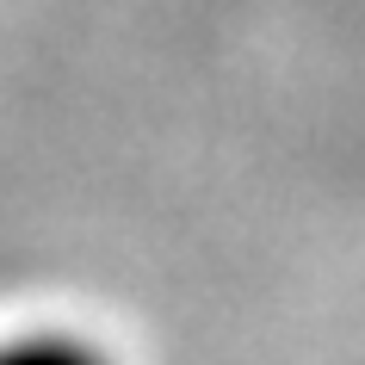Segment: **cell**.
<instances>
[{
  "mask_svg": "<svg viewBox=\"0 0 365 365\" xmlns=\"http://www.w3.org/2000/svg\"><path fill=\"white\" fill-rule=\"evenodd\" d=\"M0 365H112L99 346L68 341V334H25L0 346Z\"/></svg>",
  "mask_w": 365,
  "mask_h": 365,
  "instance_id": "cell-1",
  "label": "cell"
}]
</instances>
